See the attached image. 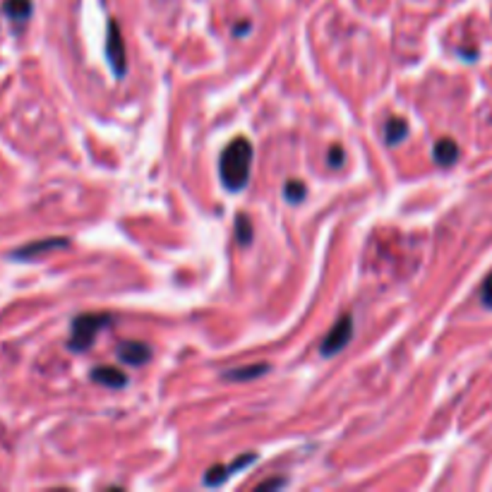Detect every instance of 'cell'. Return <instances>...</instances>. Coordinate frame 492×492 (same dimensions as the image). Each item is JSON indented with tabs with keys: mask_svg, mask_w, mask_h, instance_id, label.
<instances>
[{
	"mask_svg": "<svg viewBox=\"0 0 492 492\" xmlns=\"http://www.w3.org/2000/svg\"><path fill=\"white\" fill-rule=\"evenodd\" d=\"M341 161H344V149H341L339 144H334L332 152H329V163L337 168V166H341Z\"/></svg>",
	"mask_w": 492,
	"mask_h": 492,
	"instance_id": "obj_16",
	"label": "cell"
},
{
	"mask_svg": "<svg viewBox=\"0 0 492 492\" xmlns=\"http://www.w3.org/2000/svg\"><path fill=\"white\" fill-rule=\"evenodd\" d=\"M3 12L8 15L12 22H24L31 15V3L29 0H5Z\"/></svg>",
	"mask_w": 492,
	"mask_h": 492,
	"instance_id": "obj_11",
	"label": "cell"
},
{
	"mask_svg": "<svg viewBox=\"0 0 492 492\" xmlns=\"http://www.w3.org/2000/svg\"><path fill=\"white\" fill-rule=\"evenodd\" d=\"M106 56H108V63H111V68H113V72H116V77H123V75H125V68H128V58H125V43H123L121 29H118V24L113 22V19H111V22H108Z\"/></svg>",
	"mask_w": 492,
	"mask_h": 492,
	"instance_id": "obj_4",
	"label": "cell"
},
{
	"mask_svg": "<svg viewBox=\"0 0 492 492\" xmlns=\"http://www.w3.org/2000/svg\"><path fill=\"white\" fill-rule=\"evenodd\" d=\"M267 370H269V365H265V363L252 365V367H238V370L224 372V379H231V382H245V379H255V377L265 375Z\"/></svg>",
	"mask_w": 492,
	"mask_h": 492,
	"instance_id": "obj_12",
	"label": "cell"
},
{
	"mask_svg": "<svg viewBox=\"0 0 492 492\" xmlns=\"http://www.w3.org/2000/svg\"><path fill=\"white\" fill-rule=\"evenodd\" d=\"M284 195H286V200L291 202V205H298L300 200H305L307 188L300 180H288L286 188H284Z\"/></svg>",
	"mask_w": 492,
	"mask_h": 492,
	"instance_id": "obj_13",
	"label": "cell"
},
{
	"mask_svg": "<svg viewBox=\"0 0 492 492\" xmlns=\"http://www.w3.org/2000/svg\"><path fill=\"white\" fill-rule=\"evenodd\" d=\"M351 337H353V314L346 312V314H341L337 319V324L327 332L322 346H319V353H322L324 358L337 356L339 351H344L346 346H349Z\"/></svg>",
	"mask_w": 492,
	"mask_h": 492,
	"instance_id": "obj_3",
	"label": "cell"
},
{
	"mask_svg": "<svg viewBox=\"0 0 492 492\" xmlns=\"http://www.w3.org/2000/svg\"><path fill=\"white\" fill-rule=\"evenodd\" d=\"M56 247H68V240H65V238H48V240L29 242V245H24L22 250H15V252H12V257H15V260H29V257H34V255L56 250Z\"/></svg>",
	"mask_w": 492,
	"mask_h": 492,
	"instance_id": "obj_7",
	"label": "cell"
},
{
	"mask_svg": "<svg viewBox=\"0 0 492 492\" xmlns=\"http://www.w3.org/2000/svg\"><path fill=\"white\" fill-rule=\"evenodd\" d=\"M91 382L103 384V386H116V389H121V386L128 384V377L123 375L121 370L111 367V365H98V367H94V370H91Z\"/></svg>",
	"mask_w": 492,
	"mask_h": 492,
	"instance_id": "obj_8",
	"label": "cell"
},
{
	"mask_svg": "<svg viewBox=\"0 0 492 492\" xmlns=\"http://www.w3.org/2000/svg\"><path fill=\"white\" fill-rule=\"evenodd\" d=\"M252 170V144L245 137H235L228 142V147L221 152L219 159V175L226 190L231 193H240L250 180Z\"/></svg>",
	"mask_w": 492,
	"mask_h": 492,
	"instance_id": "obj_1",
	"label": "cell"
},
{
	"mask_svg": "<svg viewBox=\"0 0 492 492\" xmlns=\"http://www.w3.org/2000/svg\"><path fill=\"white\" fill-rule=\"evenodd\" d=\"M252 461H255V454H252V451H247L245 456L235 458L231 466H212V468L207 471V476H205V485H221V483L228 481V478L233 476V471H238V468H242V466H247Z\"/></svg>",
	"mask_w": 492,
	"mask_h": 492,
	"instance_id": "obj_6",
	"label": "cell"
},
{
	"mask_svg": "<svg viewBox=\"0 0 492 492\" xmlns=\"http://www.w3.org/2000/svg\"><path fill=\"white\" fill-rule=\"evenodd\" d=\"M279 485H284V478H274V481L260 483V485H257V490H272V488H279Z\"/></svg>",
	"mask_w": 492,
	"mask_h": 492,
	"instance_id": "obj_17",
	"label": "cell"
},
{
	"mask_svg": "<svg viewBox=\"0 0 492 492\" xmlns=\"http://www.w3.org/2000/svg\"><path fill=\"white\" fill-rule=\"evenodd\" d=\"M118 358L130 365H144L152 358V351L142 341H123V344H118Z\"/></svg>",
	"mask_w": 492,
	"mask_h": 492,
	"instance_id": "obj_5",
	"label": "cell"
},
{
	"mask_svg": "<svg viewBox=\"0 0 492 492\" xmlns=\"http://www.w3.org/2000/svg\"><path fill=\"white\" fill-rule=\"evenodd\" d=\"M111 324V314L106 312H87V314H77L72 319V329H70V351H87L91 349V344L96 341L98 332L106 329Z\"/></svg>",
	"mask_w": 492,
	"mask_h": 492,
	"instance_id": "obj_2",
	"label": "cell"
},
{
	"mask_svg": "<svg viewBox=\"0 0 492 492\" xmlns=\"http://www.w3.org/2000/svg\"><path fill=\"white\" fill-rule=\"evenodd\" d=\"M409 135V123L404 118H389L384 125V140L386 144H399L401 140H406Z\"/></svg>",
	"mask_w": 492,
	"mask_h": 492,
	"instance_id": "obj_10",
	"label": "cell"
},
{
	"mask_svg": "<svg viewBox=\"0 0 492 492\" xmlns=\"http://www.w3.org/2000/svg\"><path fill=\"white\" fill-rule=\"evenodd\" d=\"M235 231H238V242H240V245H247V242L252 240V226H250V221H245V216H238Z\"/></svg>",
	"mask_w": 492,
	"mask_h": 492,
	"instance_id": "obj_14",
	"label": "cell"
},
{
	"mask_svg": "<svg viewBox=\"0 0 492 492\" xmlns=\"http://www.w3.org/2000/svg\"><path fill=\"white\" fill-rule=\"evenodd\" d=\"M481 298L483 303L492 307V274H488V279L483 281V288H481Z\"/></svg>",
	"mask_w": 492,
	"mask_h": 492,
	"instance_id": "obj_15",
	"label": "cell"
},
{
	"mask_svg": "<svg viewBox=\"0 0 492 492\" xmlns=\"http://www.w3.org/2000/svg\"><path fill=\"white\" fill-rule=\"evenodd\" d=\"M432 156H435L437 166H451L456 159H458V147L454 140H449V137H442V140L435 142V149H432Z\"/></svg>",
	"mask_w": 492,
	"mask_h": 492,
	"instance_id": "obj_9",
	"label": "cell"
}]
</instances>
